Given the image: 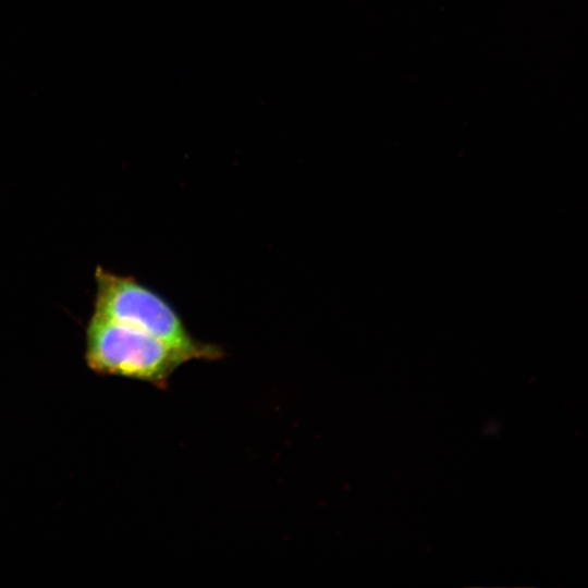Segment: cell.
I'll list each match as a JSON object with an SVG mask.
<instances>
[{"mask_svg": "<svg viewBox=\"0 0 588 588\" xmlns=\"http://www.w3.org/2000/svg\"><path fill=\"white\" fill-rule=\"evenodd\" d=\"M95 282L93 315L147 332L185 352L192 359L216 360L223 357L219 346L192 336L174 308L135 278L98 266Z\"/></svg>", "mask_w": 588, "mask_h": 588, "instance_id": "cell-1", "label": "cell"}, {"mask_svg": "<svg viewBox=\"0 0 588 588\" xmlns=\"http://www.w3.org/2000/svg\"><path fill=\"white\" fill-rule=\"evenodd\" d=\"M85 359L99 375L140 380L164 389L171 376L193 360L185 352L139 329L91 315Z\"/></svg>", "mask_w": 588, "mask_h": 588, "instance_id": "cell-2", "label": "cell"}]
</instances>
